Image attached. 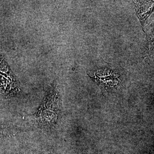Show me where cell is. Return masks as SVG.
<instances>
[{"label": "cell", "instance_id": "cell-1", "mask_svg": "<svg viewBox=\"0 0 154 154\" xmlns=\"http://www.w3.org/2000/svg\"><path fill=\"white\" fill-rule=\"evenodd\" d=\"M58 96L55 91L52 90L48 92L35 116L39 126L49 128L55 125L58 114Z\"/></svg>", "mask_w": 154, "mask_h": 154}]
</instances>
